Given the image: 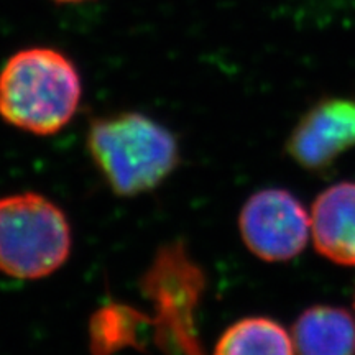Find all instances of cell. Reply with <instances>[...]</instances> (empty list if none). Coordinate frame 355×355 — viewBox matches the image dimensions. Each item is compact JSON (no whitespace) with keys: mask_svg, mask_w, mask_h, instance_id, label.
I'll return each mask as SVG.
<instances>
[{"mask_svg":"<svg viewBox=\"0 0 355 355\" xmlns=\"http://www.w3.org/2000/svg\"><path fill=\"white\" fill-rule=\"evenodd\" d=\"M86 145L97 171L121 198L157 189L181 159L175 133L140 112H117L91 121Z\"/></svg>","mask_w":355,"mask_h":355,"instance_id":"cell-1","label":"cell"},{"mask_svg":"<svg viewBox=\"0 0 355 355\" xmlns=\"http://www.w3.org/2000/svg\"><path fill=\"white\" fill-rule=\"evenodd\" d=\"M81 101V74L55 48L17 51L0 71V117L19 130L55 135L69 125Z\"/></svg>","mask_w":355,"mask_h":355,"instance_id":"cell-2","label":"cell"},{"mask_svg":"<svg viewBox=\"0 0 355 355\" xmlns=\"http://www.w3.org/2000/svg\"><path fill=\"white\" fill-rule=\"evenodd\" d=\"M73 230L64 211L33 191L0 199V272L19 279L50 277L68 261Z\"/></svg>","mask_w":355,"mask_h":355,"instance_id":"cell-3","label":"cell"},{"mask_svg":"<svg viewBox=\"0 0 355 355\" xmlns=\"http://www.w3.org/2000/svg\"><path fill=\"white\" fill-rule=\"evenodd\" d=\"M144 290L157 303L162 336L188 355H204L194 336V309L204 290V275L181 243L159 250Z\"/></svg>","mask_w":355,"mask_h":355,"instance_id":"cell-4","label":"cell"},{"mask_svg":"<svg viewBox=\"0 0 355 355\" xmlns=\"http://www.w3.org/2000/svg\"><path fill=\"white\" fill-rule=\"evenodd\" d=\"M242 241L265 261H286L306 247L311 217L285 189H261L243 204L239 216Z\"/></svg>","mask_w":355,"mask_h":355,"instance_id":"cell-5","label":"cell"},{"mask_svg":"<svg viewBox=\"0 0 355 355\" xmlns=\"http://www.w3.org/2000/svg\"><path fill=\"white\" fill-rule=\"evenodd\" d=\"M355 145V102L327 99L314 105L293 130L288 150L300 165L321 170Z\"/></svg>","mask_w":355,"mask_h":355,"instance_id":"cell-6","label":"cell"},{"mask_svg":"<svg viewBox=\"0 0 355 355\" xmlns=\"http://www.w3.org/2000/svg\"><path fill=\"white\" fill-rule=\"evenodd\" d=\"M311 232L319 254L339 265H355V183H339L319 194Z\"/></svg>","mask_w":355,"mask_h":355,"instance_id":"cell-7","label":"cell"},{"mask_svg":"<svg viewBox=\"0 0 355 355\" xmlns=\"http://www.w3.org/2000/svg\"><path fill=\"white\" fill-rule=\"evenodd\" d=\"M298 355H355V321L345 309L314 306L293 327Z\"/></svg>","mask_w":355,"mask_h":355,"instance_id":"cell-8","label":"cell"},{"mask_svg":"<svg viewBox=\"0 0 355 355\" xmlns=\"http://www.w3.org/2000/svg\"><path fill=\"white\" fill-rule=\"evenodd\" d=\"M285 327L268 318H245L227 327L217 340L214 355H295Z\"/></svg>","mask_w":355,"mask_h":355,"instance_id":"cell-9","label":"cell"},{"mask_svg":"<svg viewBox=\"0 0 355 355\" xmlns=\"http://www.w3.org/2000/svg\"><path fill=\"white\" fill-rule=\"evenodd\" d=\"M56 2H83V0H56Z\"/></svg>","mask_w":355,"mask_h":355,"instance_id":"cell-10","label":"cell"}]
</instances>
